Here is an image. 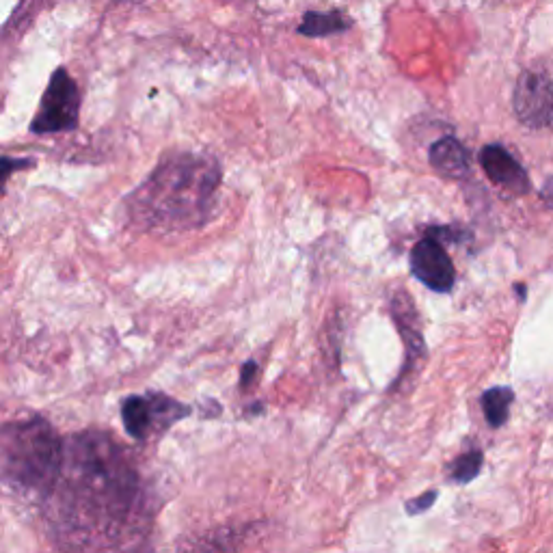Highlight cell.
Here are the masks:
<instances>
[{
  "instance_id": "6",
  "label": "cell",
  "mask_w": 553,
  "mask_h": 553,
  "mask_svg": "<svg viewBox=\"0 0 553 553\" xmlns=\"http://www.w3.org/2000/svg\"><path fill=\"white\" fill-rule=\"evenodd\" d=\"M512 106L521 124L530 128H551L553 80L543 72H523L517 80Z\"/></svg>"
},
{
  "instance_id": "3",
  "label": "cell",
  "mask_w": 553,
  "mask_h": 553,
  "mask_svg": "<svg viewBox=\"0 0 553 553\" xmlns=\"http://www.w3.org/2000/svg\"><path fill=\"white\" fill-rule=\"evenodd\" d=\"M65 454L55 430L42 417L9 424L3 430V480L20 493L48 495L55 487Z\"/></svg>"
},
{
  "instance_id": "13",
  "label": "cell",
  "mask_w": 553,
  "mask_h": 553,
  "mask_svg": "<svg viewBox=\"0 0 553 553\" xmlns=\"http://www.w3.org/2000/svg\"><path fill=\"white\" fill-rule=\"evenodd\" d=\"M437 497H439L437 491H428L422 497H415V499H411V502H407V512L409 515H422V512H426L430 506L435 504Z\"/></svg>"
},
{
  "instance_id": "8",
  "label": "cell",
  "mask_w": 553,
  "mask_h": 553,
  "mask_svg": "<svg viewBox=\"0 0 553 553\" xmlns=\"http://www.w3.org/2000/svg\"><path fill=\"white\" fill-rule=\"evenodd\" d=\"M480 165L487 173V178L502 186L504 191L515 195L530 193V178L528 171L521 167L519 160L512 156L502 145H487L480 150Z\"/></svg>"
},
{
  "instance_id": "1",
  "label": "cell",
  "mask_w": 553,
  "mask_h": 553,
  "mask_svg": "<svg viewBox=\"0 0 553 553\" xmlns=\"http://www.w3.org/2000/svg\"><path fill=\"white\" fill-rule=\"evenodd\" d=\"M221 167L210 156L165 158L128 201L132 219L158 232H184L210 219Z\"/></svg>"
},
{
  "instance_id": "12",
  "label": "cell",
  "mask_w": 553,
  "mask_h": 553,
  "mask_svg": "<svg viewBox=\"0 0 553 553\" xmlns=\"http://www.w3.org/2000/svg\"><path fill=\"white\" fill-rule=\"evenodd\" d=\"M482 463H484V454L480 450H469V452L458 456L456 461L450 465L448 476L456 484H467L480 476Z\"/></svg>"
},
{
  "instance_id": "4",
  "label": "cell",
  "mask_w": 553,
  "mask_h": 553,
  "mask_svg": "<svg viewBox=\"0 0 553 553\" xmlns=\"http://www.w3.org/2000/svg\"><path fill=\"white\" fill-rule=\"evenodd\" d=\"M191 415V407L167 394L130 396L121 404V422L132 439H152L167 433L184 417Z\"/></svg>"
},
{
  "instance_id": "9",
  "label": "cell",
  "mask_w": 553,
  "mask_h": 553,
  "mask_svg": "<svg viewBox=\"0 0 553 553\" xmlns=\"http://www.w3.org/2000/svg\"><path fill=\"white\" fill-rule=\"evenodd\" d=\"M430 165L448 180H463L469 173V152L454 137H443L430 145Z\"/></svg>"
},
{
  "instance_id": "5",
  "label": "cell",
  "mask_w": 553,
  "mask_h": 553,
  "mask_svg": "<svg viewBox=\"0 0 553 553\" xmlns=\"http://www.w3.org/2000/svg\"><path fill=\"white\" fill-rule=\"evenodd\" d=\"M80 91L76 80L65 72V67L50 76L48 87L42 96L39 111L31 121L35 134H59L70 132L78 126Z\"/></svg>"
},
{
  "instance_id": "2",
  "label": "cell",
  "mask_w": 553,
  "mask_h": 553,
  "mask_svg": "<svg viewBox=\"0 0 553 553\" xmlns=\"http://www.w3.org/2000/svg\"><path fill=\"white\" fill-rule=\"evenodd\" d=\"M119 448L100 435H80L74 439L72 454L65 461L72 467L65 476L63 499L72 502L76 519H91V525L102 523V517L113 525L128 515L137 497V476L119 461Z\"/></svg>"
},
{
  "instance_id": "11",
  "label": "cell",
  "mask_w": 553,
  "mask_h": 553,
  "mask_svg": "<svg viewBox=\"0 0 553 553\" xmlns=\"http://www.w3.org/2000/svg\"><path fill=\"white\" fill-rule=\"evenodd\" d=\"M482 411L491 428H502L508 422V413L515 402V391L510 387H491L482 394Z\"/></svg>"
},
{
  "instance_id": "10",
  "label": "cell",
  "mask_w": 553,
  "mask_h": 553,
  "mask_svg": "<svg viewBox=\"0 0 553 553\" xmlns=\"http://www.w3.org/2000/svg\"><path fill=\"white\" fill-rule=\"evenodd\" d=\"M353 26V18L342 9L333 11H307L303 22L296 31L305 37H327L335 33H344Z\"/></svg>"
},
{
  "instance_id": "7",
  "label": "cell",
  "mask_w": 553,
  "mask_h": 553,
  "mask_svg": "<svg viewBox=\"0 0 553 553\" xmlns=\"http://www.w3.org/2000/svg\"><path fill=\"white\" fill-rule=\"evenodd\" d=\"M411 273L430 290L439 294L452 292L456 268L448 251L441 245V240L435 238L433 232L411 249Z\"/></svg>"
},
{
  "instance_id": "14",
  "label": "cell",
  "mask_w": 553,
  "mask_h": 553,
  "mask_svg": "<svg viewBox=\"0 0 553 553\" xmlns=\"http://www.w3.org/2000/svg\"><path fill=\"white\" fill-rule=\"evenodd\" d=\"M255 372H258V366H255L253 361H249L247 366H245V370H242V387H249L251 385Z\"/></svg>"
}]
</instances>
